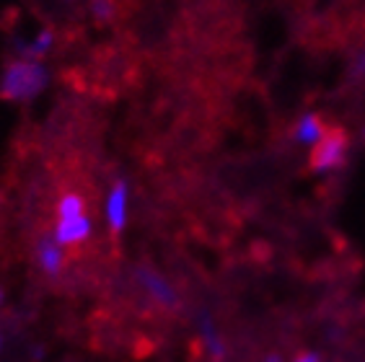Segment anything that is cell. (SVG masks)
<instances>
[{"label":"cell","mask_w":365,"mask_h":362,"mask_svg":"<svg viewBox=\"0 0 365 362\" xmlns=\"http://www.w3.org/2000/svg\"><path fill=\"white\" fill-rule=\"evenodd\" d=\"M34 257H36L39 269L52 279L60 277L65 272V264H68V254H65L63 246L52 238V233L39 236V241H36V246H34Z\"/></svg>","instance_id":"8992f818"},{"label":"cell","mask_w":365,"mask_h":362,"mask_svg":"<svg viewBox=\"0 0 365 362\" xmlns=\"http://www.w3.org/2000/svg\"><path fill=\"white\" fill-rule=\"evenodd\" d=\"M104 223L112 238H120L130 223V181L117 179L106 192L104 200Z\"/></svg>","instance_id":"277c9868"},{"label":"cell","mask_w":365,"mask_h":362,"mask_svg":"<svg viewBox=\"0 0 365 362\" xmlns=\"http://www.w3.org/2000/svg\"><path fill=\"white\" fill-rule=\"evenodd\" d=\"M52 47H55V31H52V29H42V31H36V34H34V39H29V42L19 44V49H16V57L42 63L44 57L49 55V49H52Z\"/></svg>","instance_id":"9c48e42d"},{"label":"cell","mask_w":365,"mask_h":362,"mask_svg":"<svg viewBox=\"0 0 365 362\" xmlns=\"http://www.w3.org/2000/svg\"><path fill=\"white\" fill-rule=\"evenodd\" d=\"M0 349H3V336H0Z\"/></svg>","instance_id":"9a60e30c"},{"label":"cell","mask_w":365,"mask_h":362,"mask_svg":"<svg viewBox=\"0 0 365 362\" xmlns=\"http://www.w3.org/2000/svg\"><path fill=\"white\" fill-rule=\"evenodd\" d=\"M135 279H138V285L145 290L148 298H153L158 306L169 308V311L179 308V293H176V287L171 285L163 274H158V272L150 269V267H138V269H135Z\"/></svg>","instance_id":"5b68a950"},{"label":"cell","mask_w":365,"mask_h":362,"mask_svg":"<svg viewBox=\"0 0 365 362\" xmlns=\"http://www.w3.org/2000/svg\"><path fill=\"white\" fill-rule=\"evenodd\" d=\"M93 236V217L86 207V200L81 192H65L55 202V225L52 238L63 249H78L88 244Z\"/></svg>","instance_id":"7a4b0ae2"},{"label":"cell","mask_w":365,"mask_h":362,"mask_svg":"<svg viewBox=\"0 0 365 362\" xmlns=\"http://www.w3.org/2000/svg\"><path fill=\"white\" fill-rule=\"evenodd\" d=\"M363 140H365V127H363Z\"/></svg>","instance_id":"2e32d148"},{"label":"cell","mask_w":365,"mask_h":362,"mask_svg":"<svg viewBox=\"0 0 365 362\" xmlns=\"http://www.w3.org/2000/svg\"><path fill=\"white\" fill-rule=\"evenodd\" d=\"M327 122L322 119V114L317 112H306L298 122H295L293 127V140L298 143V145L303 148H314L319 143V140L327 135Z\"/></svg>","instance_id":"52a82bcc"},{"label":"cell","mask_w":365,"mask_h":362,"mask_svg":"<svg viewBox=\"0 0 365 362\" xmlns=\"http://www.w3.org/2000/svg\"><path fill=\"white\" fill-rule=\"evenodd\" d=\"M0 308H3V287H0Z\"/></svg>","instance_id":"5bb4252c"},{"label":"cell","mask_w":365,"mask_h":362,"mask_svg":"<svg viewBox=\"0 0 365 362\" xmlns=\"http://www.w3.org/2000/svg\"><path fill=\"white\" fill-rule=\"evenodd\" d=\"M352 70H355V76H365V52H360L355 57V63H352Z\"/></svg>","instance_id":"8fae6325"},{"label":"cell","mask_w":365,"mask_h":362,"mask_svg":"<svg viewBox=\"0 0 365 362\" xmlns=\"http://www.w3.org/2000/svg\"><path fill=\"white\" fill-rule=\"evenodd\" d=\"M264 362H282V357L277 355V352H272V355H267V357H264Z\"/></svg>","instance_id":"4fadbf2b"},{"label":"cell","mask_w":365,"mask_h":362,"mask_svg":"<svg viewBox=\"0 0 365 362\" xmlns=\"http://www.w3.org/2000/svg\"><path fill=\"white\" fill-rule=\"evenodd\" d=\"M293 362H324L322 355L319 352H314V349H306V352H301V355H295Z\"/></svg>","instance_id":"30bf717a"},{"label":"cell","mask_w":365,"mask_h":362,"mask_svg":"<svg viewBox=\"0 0 365 362\" xmlns=\"http://www.w3.org/2000/svg\"><path fill=\"white\" fill-rule=\"evenodd\" d=\"M93 14H96L98 19H106V16L112 14V6H109V3H96V6H93Z\"/></svg>","instance_id":"7c38bea8"},{"label":"cell","mask_w":365,"mask_h":362,"mask_svg":"<svg viewBox=\"0 0 365 362\" xmlns=\"http://www.w3.org/2000/svg\"><path fill=\"white\" fill-rule=\"evenodd\" d=\"M350 155V133L344 127H329L327 135L311 148L309 171L311 174H331L347 163Z\"/></svg>","instance_id":"3957f363"},{"label":"cell","mask_w":365,"mask_h":362,"mask_svg":"<svg viewBox=\"0 0 365 362\" xmlns=\"http://www.w3.org/2000/svg\"><path fill=\"white\" fill-rule=\"evenodd\" d=\"M49 86V70L44 63L14 57L0 73V98L11 104H29L39 98Z\"/></svg>","instance_id":"6da1fadb"},{"label":"cell","mask_w":365,"mask_h":362,"mask_svg":"<svg viewBox=\"0 0 365 362\" xmlns=\"http://www.w3.org/2000/svg\"><path fill=\"white\" fill-rule=\"evenodd\" d=\"M200 336H202L205 352H207V357H210L212 362H220V360H225V357H228L225 339L220 336L218 326H215V321L210 319V314L200 316Z\"/></svg>","instance_id":"ba28073f"}]
</instances>
